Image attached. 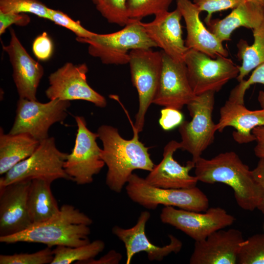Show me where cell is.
Here are the masks:
<instances>
[{
    "label": "cell",
    "instance_id": "39",
    "mask_svg": "<svg viewBox=\"0 0 264 264\" xmlns=\"http://www.w3.org/2000/svg\"><path fill=\"white\" fill-rule=\"evenodd\" d=\"M122 258L121 254L114 250H110L98 259H91L80 264H118Z\"/></svg>",
    "mask_w": 264,
    "mask_h": 264
},
{
    "label": "cell",
    "instance_id": "24",
    "mask_svg": "<svg viewBox=\"0 0 264 264\" xmlns=\"http://www.w3.org/2000/svg\"><path fill=\"white\" fill-rule=\"evenodd\" d=\"M40 142L27 133H4L0 127V175H4L16 164L29 157Z\"/></svg>",
    "mask_w": 264,
    "mask_h": 264
},
{
    "label": "cell",
    "instance_id": "34",
    "mask_svg": "<svg viewBox=\"0 0 264 264\" xmlns=\"http://www.w3.org/2000/svg\"><path fill=\"white\" fill-rule=\"evenodd\" d=\"M245 0H193L201 12L204 11L207 14L204 21L206 25L212 20V15L216 12L234 9Z\"/></svg>",
    "mask_w": 264,
    "mask_h": 264
},
{
    "label": "cell",
    "instance_id": "15",
    "mask_svg": "<svg viewBox=\"0 0 264 264\" xmlns=\"http://www.w3.org/2000/svg\"><path fill=\"white\" fill-rule=\"evenodd\" d=\"M244 241L236 229L218 230L205 239L196 241L190 264H236Z\"/></svg>",
    "mask_w": 264,
    "mask_h": 264
},
{
    "label": "cell",
    "instance_id": "44",
    "mask_svg": "<svg viewBox=\"0 0 264 264\" xmlns=\"http://www.w3.org/2000/svg\"><path fill=\"white\" fill-rule=\"evenodd\" d=\"M91 0L95 5L100 2L101 0Z\"/></svg>",
    "mask_w": 264,
    "mask_h": 264
},
{
    "label": "cell",
    "instance_id": "14",
    "mask_svg": "<svg viewBox=\"0 0 264 264\" xmlns=\"http://www.w3.org/2000/svg\"><path fill=\"white\" fill-rule=\"evenodd\" d=\"M162 51L161 73L153 104L180 110L196 95L191 87L184 62L176 61Z\"/></svg>",
    "mask_w": 264,
    "mask_h": 264
},
{
    "label": "cell",
    "instance_id": "38",
    "mask_svg": "<svg viewBox=\"0 0 264 264\" xmlns=\"http://www.w3.org/2000/svg\"><path fill=\"white\" fill-rule=\"evenodd\" d=\"M30 22L29 16L25 13H3L0 11V35L12 24L24 26Z\"/></svg>",
    "mask_w": 264,
    "mask_h": 264
},
{
    "label": "cell",
    "instance_id": "18",
    "mask_svg": "<svg viewBox=\"0 0 264 264\" xmlns=\"http://www.w3.org/2000/svg\"><path fill=\"white\" fill-rule=\"evenodd\" d=\"M31 180L0 186V237L22 231L32 223L27 205Z\"/></svg>",
    "mask_w": 264,
    "mask_h": 264
},
{
    "label": "cell",
    "instance_id": "17",
    "mask_svg": "<svg viewBox=\"0 0 264 264\" xmlns=\"http://www.w3.org/2000/svg\"><path fill=\"white\" fill-rule=\"evenodd\" d=\"M10 41L2 48L9 56L13 68V78L20 98L37 100L36 93L44 75L42 66L28 53L13 28L9 30Z\"/></svg>",
    "mask_w": 264,
    "mask_h": 264
},
{
    "label": "cell",
    "instance_id": "8",
    "mask_svg": "<svg viewBox=\"0 0 264 264\" xmlns=\"http://www.w3.org/2000/svg\"><path fill=\"white\" fill-rule=\"evenodd\" d=\"M162 62V51L138 48L130 52L129 63L131 81L138 95V110L134 128L143 131L146 112L156 93Z\"/></svg>",
    "mask_w": 264,
    "mask_h": 264
},
{
    "label": "cell",
    "instance_id": "41",
    "mask_svg": "<svg viewBox=\"0 0 264 264\" xmlns=\"http://www.w3.org/2000/svg\"><path fill=\"white\" fill-rule=\"evenodd\" d=\"M256 180L260 184L264 191V158H260L256 167L252 170ZM264 215V196L257 207Z\"/></svg>",
    "mask_w": 264,
    "mask_h": 264
},
{
    "label": "cell",
    "instance_id": "27",
    "mask_svg": "<svg viewBox=\"0 0 264 264\" xmlns=\"http://www.w3.org/2000/svg\"><path fill=\"white\" fill-rule=\"evenodd\" d=\"M105 247V242L100 240H95L86 244L70 247L57 246L53 249L54 258L51 264H76L95 258Z\"/></svg>",
    "mask_w": 264,
    "mask_h": 264
},
{
    "label": "cell",
    "instance_id": "40",
    "mask_svg": "<svg viewBox=\"0 0 264 264\" xmlns=\"http://www.w3.org/2000/svg\"><path fill=\"white\" fill-rule=\"evenodd\" d=\"M256 138V145L254 151L255 155L260 158H264V126L255 128L252 132Z\"/></svg>",
    "mask_w": 264,
    "mask_h": 264
},
{
    "label": "cell",
    "instance_id": "31",
    "mask_svg": "<svg viewBox=\"0 0 264 264\" xmlns=\"http://www.w3.org/2000/svg\"><path fill=\"white\" fill-rule=\"evenodd\" d=\"M126 2L127 0H101L96 8L109 22L125 26L130 21Z\"/></svg>",
    "mask_w": 264,
    "mask_h": 264
},
{
    "label": "cell",
    "instance_id": "1",
    "mask_svg": "<svg viewBox=\"0 0 264 264\" xmlns=\"http://www.w3.org/2000/svg\"><path fill=\"white\" fill-rule=\"evenodd\" d=\"M133 131L132 138L126 139L111 126L102 125L97 130L103 145L101 156L108 167L106 184L116 193L121 192L134 170L150 172L155 165L148 152L149 148L139 140V133L134 128Z\"/></svg>",
    "mask_w": 264,
    "mask_h": 264
},
{
    "label": "cell",
    "instance_id": "25",
    "mask_svg": "<svg viewBox=\"0 0 264 264\" xmlns=\"http://www.w3.org/2000/svg\"><path fill=\"white\" fill-rule=\"evenodd\" d=\"M51 184L43 179L31 180L27 194V205L32 224L46 221L60 211V208L51 190Z\"/></svg>",
    "mask_w": 264,
    "mask_h": 264
},
{
    "label": "cell",
    "instance_id": "20",
    "mask_svg": "<svg viewBox=\"0 0 264 264\" xmlns=\"http://www.w3.org/2000/svg\"><path fill=\"white\" fill-rule=\"evenodd\" d=\"M181 149L180 142L172 140L164 147L163 158L145 178L150 184L160 188L171 189H186L196 187L198 181L196 176L189 174L195 168V163L187 162L183 166L173 157L174 153Z\"/></svg>",
    "mask_w": 264,
    "mask_h": 264
},
{
    "label": "cell",
    "instance_id": "37",
    "mask_svg": "<svg viewBox=\"0 0 264 264\" xmlns=\"http://www.w3.org/2000/svg\"><path fill=\"white\" fill-rule=\"evenodd\" d=\"M159 124L164 131H170L179 126L183 121V116L180 110L164 107L160 111Z\"/></svg>",
    "mask_w": 264,
    "mask_h": 264
},
{
    "label": "cell",
    "instance_id": "21",
    "mask_svg": "<svg viewBox=\"0 0 264 264\" xmlns=\"http://www.w3.org/2000/svg\"><path fill=\"white\" fill-rule=\"evenodd\" d=\"M186 28L185 45L189 49L203 52L211 58L227 57L228 52L221 42L204 25L199 17L201 12L190 0H176Z\"/></svg>",
    "mask_w": 264,
    "mask_h": 264
},
{
    "label": "cell",
    "instance_id": "2",
    "mask_svg": "<svg viewBox=\"0 0 264 264\" xmlns=\"http://www.w3.org/2000/svg\"><path fill=\"white\" fill-rule=\"evenodd\" d=\"M195 168L198 181L211 184L219 182L230 186L237 204L244 210L257 209L262 201L263 187L252 171L234 152L221 153L209 159L201 156L195 162Z\"/></svg>",
    "mask_w": 264,
    "mask_h": 264
},
{
    "label": "cell",
    "instance_id": "7",
    "mask_svg": "<svg viewBox=\"0 0 264 264\" xmlns=\"http://www.w3.org/2000/svg\"><path fill=\"white\" fill-rule=\"evenodd\" d=\"M215 93L207 91L196 95L186 105L191 120L183 121L178 127L180 149L190 153L195 163L213 143L217 131L212 119Z\"/></svg>",
    "mask_w": 264,
    "mask_h": 264
},
{
    "label": "cell",
    "instance_id": "13",
    "mask_svg": "<svg viewBox=\"0 0 264 264\" xmlns=\"http://www.w3.org/2000/svg\"><path fill=\"white\" fill-rule=\"evenodd\" d=\"M86 64L77 65L66 63L48 76L49 86L45 94L49 100H83L103 108L107 104L104 96L88 83Z\"/></svg>",
    "mask_w": 264,
    "mask_h": 264
},
{
    "label": "cell",
    "instance_id": "28",
    "mask_svg": "<svg viewBox=\"0 0 264 264\" xmlns=\"http://www.w3.org/2000/svg\"><path fill=\"white\" fill-rule=\"evenodd\" d=\"M173 0H127V14L130 20L141 21L168 11Z\"/></svg>",
    "mask_w": 264,
    "mask_h": 264
},
{
    "label": "cell",
    "instance_id": "9",
    "mask_svg": "<svg viewBox=\"0 0 264 264\" xmlns=\"http://www.w3.org/2000/svg\"><path fill=\"white\" fill-rule=\"evenodd\" d=\"M183 61L191 87L196 95L207 91H219L239 73V66L227 57L213 58L195 49L187 51Z\"/></svg>",
    "mask_w": 264,
    "mask_h": 264
},
{
    "label": "cell",
    "instance_id": "16",
    "mask_svg": "<svg viewBox=\"0 0 264 264\" xmlns=\"http://www.w3.org/2000/svg\"><path fill=\"white\" fill-rule=\"evenodd\" d=\"M150 216L149 212L143 211L133 227L128 229L117 225L113 227L112 233L125 245L126 264H130L133 256L139 252H146L151 261H161L169 254L177 253L181 250L182 242L172 234L168 235L170 239L169 244L163 246L154 245L149 240L145 233V227Z\"/></svg>",
    "mask_w": 264,
    "mask_h": 264
},
{
    "label": "cell",
    "instance_id": "32",
    "mask_svg": "<svg viewBox=\"0 0 264 264\" xmlns=\"http://www.w3.org/2000/svg\"><path fill=\"white\" fill-rule=\"evenodd\" d=\"M54 258L53 250L46 248L32 253L0 255V264H51Z\"/></svg>",
    "mask_w": 264,
    "mask_h": 264
},
{
    "label": "cell",
    "instance_id": "4",
    "mask_svg": "<svg viewBox=\"0 0 264 264\" xmlns=\"http://www.w3.org/2000/svg\"><path fill=\"white\" fill-rule=\"evenodd\" d=\"M76 40L88 44V53L106 65H126L129 63L131 50L157 47L147 34L141 21L132 20L118 31L109 34L94 33L90 38H76Z\"/></svg>",
    "mask_w": 264,
    "mask_h": 264
},
{
    "label": "cell",
    "instance_id": "3",
    "mask_svg": "<svg viewBox=\"0 0 264 264\" xmlns=\"http://www.w3.org/2000/svg\"><path fill=\"white\" fill-rule=\"evenodd\" d=\"M92 220L72 205L65 204L49 220L32 224L19 233L0 237V242L40 243L53 246H79L90 242L89 225Z\"/></svg>",
    "mask_w": 264,
    "mask_h": 264
},
{
    "label": "cell",
    "instance_id": "22",
    "mask_svg": "<svg viewBox=\"0 0 264 264\" xmlns=\"http://www.w3.org/2000/svg\"><path fill=\"white\" fill-rule=\"evenodd\" d=\"M220 117L216 124L217 131L222 132L227 127L236 131L232 133L234 140L239 144H247L256 140L252 130L264 126V109L252 110L244 104L228 99L220 110Z\"/></svg>",
    "mask_w": 264,
    "mask_h": 264
},
{
    "label": "cell",
    "instance_id": "5",
    "mask_svg": "<svg viewBox=\"0 0 264 264\" xmlns=\"http://www.w3.org/2000/svg\"><path fill=\"white\" fill-rule=\"evenodd\" d=\"M126 190L132 200L148 209H154L158 205H163L201 212L209 207L207 196L196 186L186 189L157 187L135 174L130 176Z\"/></svg>",
    "mask_w": 264,
    "mask_h": 264
},
{
    "label": "cell",
    "instance_id": "43",
    "mask_svg": "<svg viewBox=\"0 0 264 264\" xmlns=\"http://www.w3.org/2000/svg\"><path fill=\"white\" fill-rule=\"evenodd\" d=\"M245 1L264 5V0H245Z\"/></svg>",
    "mask_w": 264,
    "mask_h": 264
},
{
    "label": "cell",
    "instance_id": "42",
    "mask_svg": "<svg viewBox=\"0 0 264 264\" xmlns=\"http://www.w3.org/2000/svg\"><path fill=\"white\" fill-rule=\"evenodd\" d=\"M258 100L262 109H264V91L260 90L258 95Z\"/></svg>",
    "mask_w": 264,
    "mask_h": 264
},
{
    "label": "cell",
    "instance_id": "12",
    "mask_svg": "<svg viewBox=\"0 0 264 264\" xmlns=\"http://www.w3.org/2000/svg\"><path fill=\"white\" fill-rule=\"evenodd\" d=\"M160 218L163 223L180 230L195 242L205 239L215 231L232 225L235 220L234 216L220 207L209 208L201 213L165 206Z\"/></svg>",
    "mask_w": 264,
    "mask_h": 264
},
{
    "label": "cell",
    "instance_id": "6",
    "mask_svg": "<svg viewBox=\"0 0 264 264\" xmlns=\"http://www.w3.org/2000/svg\"><path fill=\"white\" fill-rule=\"evenodd\" d=\"M68 154L60 151L53 137L41 141L35 152L28 158L10 169L0 178V186L35 179L51 183L58 179L70 180L64 169Z\"/></svg>",
    "mask_w": 264,
    "mask_h": 264
},
{
    "label": "cell",
    "instance_id": "29",
    "mask_svg": "<svg viewBox=\"0 0 264 264\" xmlns=\"http://www.w3.org/2000/svg\"><path fill=\"white\" fill-rule=\"evenodd\" d=\"M0 11L31 13L40 18L50 19L49 8L38 0H0Z\"/></svg>",
    "mask_w": 264,
    "mask_h": 264
},
{
    "label": "cell",
    "instance_id": "36",
    "mask_svg": "<svg viewBox=\"0 0 264 264\" xmlns=\"http://www.w3.org/2000/svg\"><path fill=\"white\" fill-rule=\"evenodd\" d=\"M32 50L35 56L41 61L48 60L52 55L53 43L46 32L37 37L32 44Z\"/></svg>",
    "mask_w": 264,
    "mask_h": 264
},
{
    "label": "cell",
    "instance_id": "11",
    "mask_svg": "<svg viewBox=\"0 0 264 264\" xmlns=\"http://www.w3.org/2000/svg\"><path fill=\"white\" fill-rule=\"evenodd\" d=\"M75 120L77 130L74 146L71 153L68 154L64 167L71 180L77 185H85L93 182V176L100 173L105 164L96 141L97 133L88 129L83 116H76Z\"/></svg>",
    "mask_w": 264,
    "mask_h": 264
},
{
    "label": "cell",
    "instance_id": "23",
    "mask_svg": "<svg viewBox=\"0 0 264 264\" xmlns=\"http://www.w3.org/2000/svg\"><path fill=\"white\" fill-rule=\"evenodd\" d=\"M264 21V5L245 1L233 9L221 20H211L208 29L221 42L231 40L236 29L244 27L252 30Z\"/></svg>",
    "mask_w": 264,
    "mask_h": 264
},
{
    "label": "cell",
    "instance_id": "35",
    "mask_svg": "<svg viewBox=\"0 0 264 264\" xmlns=\"http://www.w3.org/2000/svg\"><path fill=\"white\" fill-rule=\"evenodd\" d=\"M261 84L264 85V63L255 68L249 78L239 82L231 91L232 95L240 101H244L246 90L251 85Z\"/></svg>",
    "mask_w": 264,
    "mask_h": 264
},
{
    "label": "cell",
    "instance_id": "19",
    "mask_svg": "<svg viewBox=\"0 0 264 264\" xmlns=\"http://www.w3.org/2000/svg\"><path fill=\"white\" fill-rule=\"evenodd\" d=\"M182 18L177 8L155 16L154 20L141 24L149 37L173 59L183 61L189 49L182 38L180 23Z\"/></svg>",
    "mask_w": 264,
    "mask_h": 264
},
{
    "label": "cell",
    "instance_id": "33",
    "mask_svg": "<svg viewBox=\"0 0 264 264\" xmlns=\"http://www.w3.org/2000/svg\"><path fill=\"white\" fill-rule=\"evenodd\" d=\"M49 13L50 21L56 24L70 30L76 35V38H88L94 34V32L82 26L79 21L72 20L66 14L60 10L49 8Z\"/></svg>",
    "mask_w": 264,
    "mask_h": 264
},
{
    "label": "cell",
    "instance_id": "26",
    "mask_svg": "<svg viewBox=\"0 0 264 264\" xmlns=\"http://www.w3.org/2000/svg\"><path fill=\"white\" fill-rule=\"evenodd\" d=\"M253 43L241 39L237 44V57L242 61L237 80L240 82L252 70L264 63V21L252 29Z\"/></svg>",
    "mask_w": 264,
    "mask_h": 264
},
{
    "label": "cell",
    "instance_id": "30",
    "mask_svg": "<svg viewBox=\"0 0 264 264\" xmlns=\"http://www.w3.org/2000/svg\"><path fill=\"white\" fill-rule=\"evenodd\" d=\"M239 264H264V234L244 240L237 258Z\"/></svg>",
    "mask_w": 264,
    "mask_h": 264
},
{
    "label": "cell",
    "instance_id": "10",
    "mask_svg": "<svg viewBox=\"0 0 264 264\" xmlns=\"http://www.w3.org/2000/svg\"><path fill=\"white\" fill-rule=\"evenodd\" d=\"M70 104L69 101L60 99L41 103L19 98L14 122L9 133H27L41 142L49 137L51 126L65 120Z\"/></svg>",
    "mask_w": 264,
    "mask_h": 264
}]
</instances>
